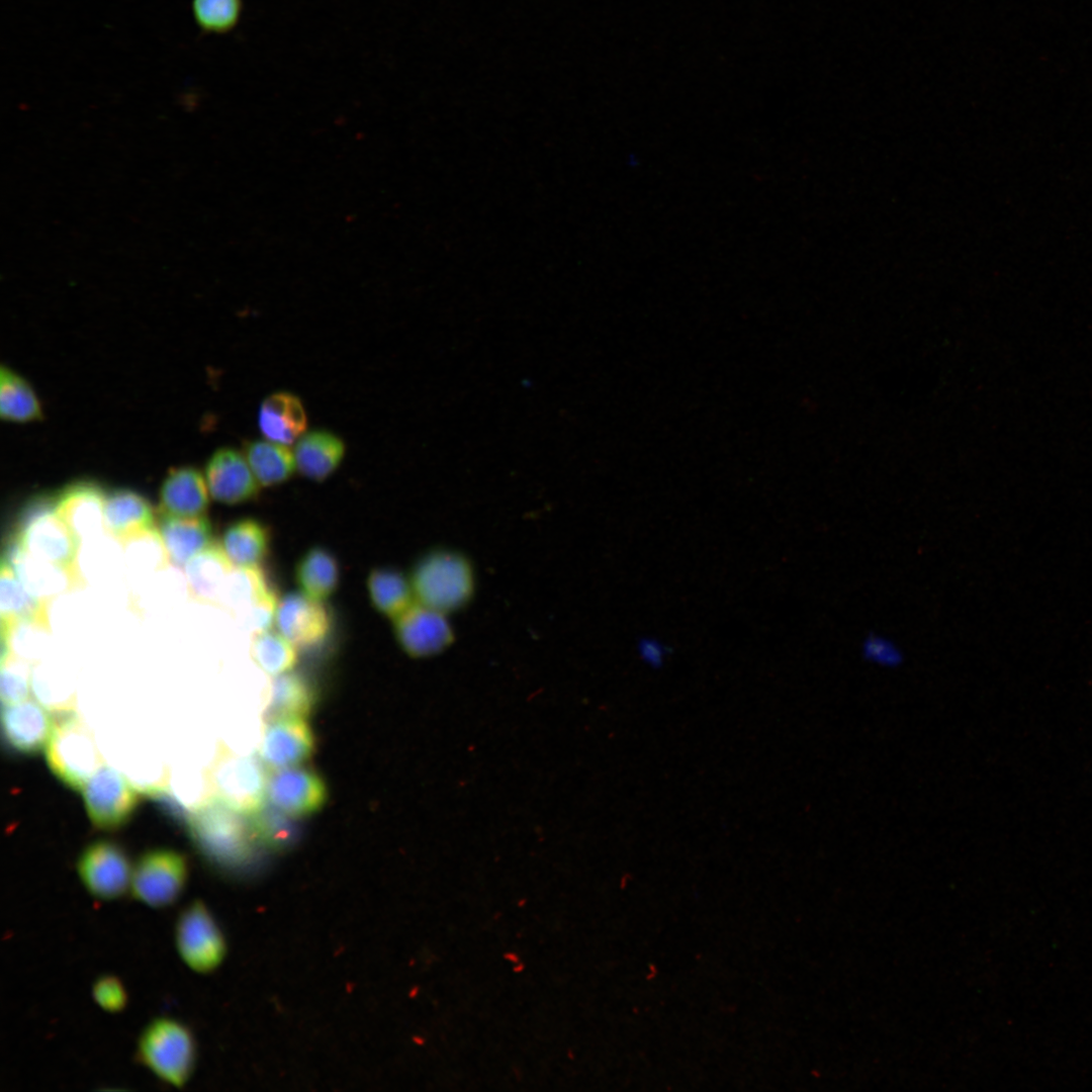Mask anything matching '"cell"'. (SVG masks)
I'll use <instances>...</instances> for the list:
<instances>
[{
    "mask_svg": "<svg viewBox=\"0 0 1092 1092\" xmlns=\"http://www.w3.org/2000/svg\"><path fill=\"white\" fill-rule=\"evenodd\" d=\"M243 816L212 797L190 813L187 823L190 837L210 863L229 871L250 863L256 840L249 820Z\"/></svg>",
    "mask_w": 1092,
    "mask_h": 1092,
    "instance_id": "6da1fadb",
    "label": "cell"
},
{
    "mask_svg": "<svg viewBox=\"0 0 1092 1092\" xmlns=\"http://www.w3.org/2000/svg\"><path fill=\"white\" fill-rule=\"evenodd\" d=\"M410 580L416 602L447 615L466 606L475 589L472 564L449 549L423 555L413 566Z\"/></svg>",
    "mask_w": 1092,
    "mask_h": 1092,
    "instance_id": "7a4b0ae2",
    "label": "cell"
},
{
    "mask_svg": "<svg viewBox=\"0 0 1092 1092\" xmlns=\"http://www.w3.org/2000/svg\"><path fill=\"white\" fill-rule=\"evenodd\" d=\"M136 1057L159 1080L182 1088L194 1070L196 1043L182 1021L161 1016L152 1019L140 1033Z\"/></svg>",
    "mask_w": 1092,
    "mask_h": 1092,
    "instance_id": "3957f363",
    "label": "cell"
},
{
    "mask_svg": "<svg viewBox=\"0 0 1092 1092\" xmlns=\"http://www.w3.org/2000/svg\"><path fill=\"white\" fill-rule=\"evenodd\" d=\"M268 779L267 765L259 755L238 754L223 743L206 772L210 797L245 816L265 805Z\"/></svg>",
    "mask_w": 1092,
    "mask_h": 1092,
    "instance_id": "277c9868",
    "label": "cell"
},
{
    "mask_svg": "<svg viewBox=\"0 0 1092 1092\" xmlns=\"http://www.w3.org/2000/svg\"><path fill=\"white\" fill-rule=\"evenodd\" d=\"M46 759L56 778L76 792L82 791L104 764L93 734L71 710L58 712L46 745Z\"/></svg>",
    "mask_w": 1092,
    "mask_h": 1092,
    "instance_id": "5b68a950",
    "label": "cell"
},
{
    "mask_svg": "<svg viewBox=\"0 0 1092 1092\" xmlns=\"http://www.w3.org/2000/svg\"><path fill=\"white\" fill-rule=\"evenodd\" d=\"M174 943L181 961L191 971H215L226 954V941L209 908L199 900L179 913L174 925Z\"/></svg>",
    "mask_w": 1092,
    "mask_h": 1092,
    "instance_id": "8992f818",
    "label": "cell"
},
{
    "mask_svg": "<svg viewBox=\"0 0 1092 1092\" xmlns=\"http://www.w3.org/2000/svg\"><path fill=\"white\" fill-rule=\"evenodd\" d=\"M13 540L37 558L77 570L75 561L80 541L56 512L54 499L35 500Z\"/></svg>",
    "mask_w": 1092,
    "mask_h": 1092,
    "instance_id": "52a82bcc",
    "label": "cell"
},
{
    "mask_svg": "<svg viewBox=\"0 0 1092 1092\" xmlns=\"http://www.w3.org/2000/svg\"><path fill=\"white\" fill-rule=\"evenodd\" d=\"M188 862L181 852L156 848L144 852L132 867L130 893L154 909L174 904L185 889Z\"/></svg>",
    "mask_w": 1092,
    "mask_h": 1092,
    "instance_id": "ba28073f",
    "label": "cell"
},
{
    "mask_svg": "<svg viewBox=\"0 0 1092 1092\" xmlns=\"http://www.w3.org/2000/svg\"><path fill=\"white\" fill-rule=\"evenodd\" d=\"M132 864L125 850L106 839L88 844L77 860L82 885L95 899L111 901L130 889Z\"/></svg>",
    "mask_w": 1092,
    "mask_h": 1092,
    "instance_id": "9c48e42d",
    "label": "cell"
},
{
    "mask_svg": "<svg viewBox=\"0 0 1092 1092\" xmlns=\"http://www.w3.org/2000/svg\"><path fill=\"white\" fill-rule=\"evenodd\" d=\"M82 794L92 824L103 830L126 824L140 802L138 791L125 777L105 764L88 780Z\"/></svg>",
    "mask_w": 1092,
    "mask_h": 1092,
    "instance_id": "30bf717a",
    "label": "cell"
},
{
    "mask_svg": "<svg viewBox=\"0 0 1092 1092\" xmlns=\"http://www.w3.org/2000/svg\"><path fill=\"white\" fill-rule=\"evenodd\" d=\"M278 601L260 566L235 567L221 606L237 615L256 634L271 629Z\"/></svg>",
    "mask_w": 1092,
    "mask_h": 1092,
    "instance_id": "8fae6325",
    "label": "cell"
},
{
    "mask_svg": "<svg viewBox=\"0 0 1092 1092\" xmlns=\"http://www.w3.org/2000/svg\"><path fill=\"white\" fill-rule=\"evenodd\" d=\"M392 621L396 642L411 657L435 656L453 643L454 631L448 615L418 602Z\"/></svg>",
    "mask_w": 1092,
    "mask_h": 1092,
    "instance_id": "7c38bea8",
    "label": "cell"
},
{
    "mask_svg": "<svg viewBox=\"0 0 1092 1092\" xmlns=\"http://www.w3.org/2000/svg\"><path fill=\"white\" fill-rule=\"evenodd\" d=\"M327 787L314 771L298 766L269 772L267 799L285 814L298 818L320 810L327 800Z\"/></svg>",
    "mask_w": 1092,
    "mask_h": 1092,
    "instance_id": "4fadbf2b",
    "label": "cell"
},
{
    "mask_svg": "<svg viewBox=\"0 0 1092 1092\" xmlns=\"http://www.w3.org/2000/svg\"><path fill=\"white\" fill-rule=\"evenodd\" d=\"M204 478L209 494L228 506L243 504L257 497L260 483L244 453L232 447H221L208 458Z\"/></svg>",
    "mask_w": 1092,
    "mask_h": 1092,
    "instance_id": "5bb4252c",
    "label": "cell"
},
{
    "mask_svg": "<svg viewBox=\"0 0 1092 1092\" xmlns=\"http://www.w3.org/2000/svg\"><path fill=\"white\" fill-rule=\"evenodd\" d=\"M259 757L273 769L297 766L314 752L313 732L302 717L265 720Z\"/></svg>",
    "mask_w": 1092,
    "mask_h": 1092,
    "instance_id": "9a60e30c",
    "label": "cell"
},
{
    "mask_svg": "<svg viewBox=\"0 0 1092 1092\" xmlns=\"http://www.w3.org/2000/svg\"><path fill=\"white\" fill-rule=\"evenodd\" d=\"M274 623L279 633L301 648L318 644L331 629L330 613L323 602L301 592L279 599Z\"/></svg>",
    "mask_w": 1092,
    "mask_h": 1092,
    "instance_id": "2e32d148",
    "label": "cell"
},
{
    "mask_svg": "<svg viewBox=\"0 0 1092 1092\" xmlns=\"http://www.w3.org/2000/svg\"><path fill=\"white\" fill-rule=\"evenodd\" d=\"M1 726L9 748L23 755L37 754L47 745L54 720L31 699L2 707Z\"/></svg>",
    "mask_w": 1092,
    "mask_h": 1092,
    "instance_id": "e0dca14e",
    "label": "cell"
},
{
    "mask_svg": "<svg viewBox=\"0 0 1092 1092\" xmlns=\"http://www.w3.org/2000/svg\"><path fill=\"white\" fill-rule=\"evenodd\" d=\"M105 499L106 495L97 483L79 480L57 494L54 507L81 542L104 529Z\"/></svg>",
    "mask_w": 1092,
    "mask_h": 1092,
    "instance_id": "ac0fdd59",
    "label": "cell"
},
{
    "mask_svg": "<svg viewBox=\"0 0 1092 1092\" xmlns=\"http://www.w3.org/2000/svg\"><path fill=\"white\" fill-rule=\"evenodd\" d=\"M11 542L3 557L11 564L25 588L39 602L48 605L50 600L79 582L77 570L37 558L14 540Z\"/></svg>",
    "mask_w": 1092,
    "mask_h": 1092,
    "instance_id": "d6986e66",
    "label": "cell"
},
{
    "mask_svg": "<svg viewBox=\"0 0 1092 1092\" xmlns=\"http://www.w3.org/2000/svg\"><path fill=\"white\" fill-rule=\"evenodd\" d=\"M204 475L192 466L170 469L159 490V513L174 517L204 516L209 504Z\"/></svg>",
    "mask_w": 1092,
    "mask_h": 1092,
    "instance_id": "ffe728a7",
    "label": "cell"
},
{
    "mask_svg": "<svg viewBox=\"0 0 1092 1092\" xmlns=\"http://www.w3.org/2000/svg\"><path fill=\"white\" fill-rule=\"evenodd\" d=\"M234 568L220 543L212 542L184 566L190 595L201 603L221 606Z\"/></svg>",
    "mask_w": 1092,
    "mask_h": 1092,
    "instance_id": "44dd1931",
    "label": "cell"
},
{
    "mask_svg": "<svg viewBox=\"0 0 1092 1092\" xmlns=\"http://www.w3.org/2000/svg\"><path fill=\"white\" fill-rule=\"evenodd\" d=\"M258 425L267 440L290 445L304 434L307 416L297 395L288 391H277L262 401Z\"/></svg>",
    "mask_w": 1092,
    "mask_h": 1092,
    "instance_id": "7402d4cb",
    "label": "cell"
},
{
    "mask_svg": "<svg viewBox=\"0 0 1092 1092\" xmlns=\"http://www.w3.org/2000/svg\"><path fill=\"white\" fill-rule=\"evenodd\" d=\"M158 533L168 559L179 567L212 543V529L205 516L174 517L160 515Z\"/></svg>",
    "mask_w": 1092,
    "mask_h": 1092,
    "instance_id": "603a6c76",
    "label": "cell"
},
{
    "mask_svg": "<svg viewBox=\"0 0 1092 1092\" xmlns=\"http://www.w3.org/2000/svg\"><path fill=\"white\" fill-rule=\"evenodd\" d=\"M154 511L150 503L130 489H117L106 495L104 529L121 542L154 529Z\"/></svg>",
    "mask_w": 1092,
    "mask_h": 1092,
    "instance_id": "cb8c5ba5",
    "label": "cell"
},
{
    "mask_svg": "<svg viewBox=\"0 0 1092 1092\" xmlns=\"http://www.w3.org/2000/svg\"><path fill=\"white\" fill-rule=\"evenodd\" d=\"M296 469L313 481H324L341 464L345 444L341 438L326 430L304 433L293 451Z\"/></svg>",
    "mask_w": 1092,
    "mask_h": 1092,
    "instance_id": "d4e9b609",
    "label": "cell"
},
{
    "mask_svg": "<svg viewBox=\"0 0 1092 1092\" xmlns=\"http://www.w3.org/2000/svg\"><path fill=\"white\" fill-rule=\"evenodd\" d=\"M271 532L254 518L234 522L223 532L220 546L235 567L260 566L267 557Z\"/></svg>",
    "mask_w": 1092,
    "mask_h": 1092,
    "instance_id": "484cf974",
    "label": "cell"
},
{
    "mask_svg": "<svg viewBox=\"0 0 1092 1092\" xmlns=\"http://www.w3.org/2000/svg\"><path fill=\"white\" fill-rule=\"evenodd\" d=\"M294 579L302 594L324 602L338 588L340 565L336 556L322 546H313L298 559Z\"/></svg>",
    "mask_w": 1092,
    "mask_h": 1092,
    "instance_id": "4316f807",
    "label": "cell"
},
{
    "mask_svg": "<svg viewBox=\"0 0 1092 1092\" xmlns=\"http://www.w3.org/2000/svg\"><path fill=\"white\" fill-rule=\"evenodd\" d=\"M315 704V694L301 674L288 671L274 676L270 687L265 720L280 717L306 718Z\"/></svg>",
    "mask_w": 1092,
    "mask_h": 1092,
    "instance_id": "83f0119b",
    "label": "cell"
},
{
    "mask_svg": "<svg viewBox=\"0 0 1092 1092\" xmlns=\"http://www.w3.org/2000/svg\"><path fill=\"white\" fill-rule=\"evenodd\" d=\"M366 586L372 606L391 620L416 602L410 576L393 567L372 569Z\"/></svg>",
    "mask_w": 1092,
    "mask_h": 1092,
    "instance_id": "f1b7e54d",
    "label": "cell"
},
{
    "mask_svg": "<svg viewBox=\"0 0 1092 1092\" xmlns=\"http://www.w3.org/2000/svg\"><path fill=\"white\" fill-rule=\"evenodd\" d=\"M243 453L263 486L287 481L296 469L294 454L286 445L269 440H253L245 443Z\"/></svg>",
    "mask_w": 1092,
    "mask_h": 1092,
    "instance_id": "f546056e",
    "label": "cell"
},
{
    "mask_svg": "<svg viewBox=\"0 0 1092 1092\" xmlns=\"http://www.w3.org/2000/svg\"><path fill=\"white\" fill-rule=\"evenodd\" d=\"M41 403L30 383L12 368L0 370V416L4 421L28 423L42 418Z\"/></svg>",
    "mask_w": 1092,
    "mask_h": 1092,
    "instance_id": "4dcf8cb0",
    "label": "cell"
},
{
    "mask_svg": "<svg viewBox=\"0 0 1092 1092\" xmlns=\"http://www.w3.org/2000/svg\"><path fill=\"white\" fill-rule=\"evenodd\" d=\"M0 617L1 626L26 618L48 617L47 605L25 588L4 557L0 571Z\"/></svg>",
    "mask_w": 1092,
    "mask_h": 1092,
    "instance_id": "1f68e13d",
    "label": "cell"
},
{
    "mask_svg": "<svg viewBox=\"0 0 1092 1092\" xmlns=\"http://www.w3.org/2000/svg\"><path fill=\"white\" fill-rule=\"evenodd\" d=\"M250 655L254 663L271 676L291 671L297 662L296 646L271 629L253 634Z\"/></svg>",
    "mask_w": 1092,
    "mask_h": 1092,
    "instance_id": "d6a6232c",
    "label": "cell"
},
{
    "mask_svg": "<svg viewBox=\"0 0 1092 1092\" xmlns=\"http://www.w3.org/2000/svg\"><path fill=\"white\" fill-rule=\"evenodd\" d=\"M2 648L32 662L49 646L48 617L26 618L1 626Z\"/></svg>",
    "mask_w": 1092,
    "mask_h": 1092,
    "instance_id": "836d02e7",
    "label": "cell"
},
{
    "mask_svg": "<svg viewBox=\"0 0 1092 1092\" xmlns=\"http://www.w3.org/2000/svg\"><path fill=\"white\" fill-rule=\"evenodd\" d=\"M249 822L256 842L272 850L289 847L298 835L293 817L285 814L273 805H264L249 816Z\"/></svg>",
    "mask_w": 1092,
    "mask_h": 1092,
    "instance_id": "e575fe53",
    "label": "cell"
},
{
    "mask_svg": "<svg viewBox=\"0 0 1092 1092\" xmlns=\"http://www.w3.org/2000/svg\"><path fill=\"white\" fill-rule=\"evenodd\" d=\"M243 0H192L194 21L204 34H226L240 22Z\"/></svg>",
    "mask_w": 1092,
    "mask_h": 1092,
    "instance_id": "d590c367",
    "label": "cell"
},
{
    "mask_svg": "<svg viewBox=\"0 0 1092 1092\" xmlns=\"http://www.w3.org/2000/svg\"><path fill=\"white\" fill-rule=\"evenodd\" d=\"M31 664V662L2 648L0 663V695L3 705L13 704L28 699L32 685Z\"/></svg>",
    "mask_w": 1092,
    "mask_h": 1092,
    "instance_id": "8d00e7d4",
    "label": "cell"
},
{
    "mask_svg": "<svg viewBox=\"0 0 1092 1092\" xmlns=\"http://www.w3.org/2000/svg\"><path fill=\"white\" fill-rule=\"evenodd\" d=\"M92 997L104 1011L117 1013L123 1010L127 994L121 981L113 975H102L92 985Z\"/></svg>",
    "mask_w": 1092,
    "mask_h": 1092,
    "instance_id": "74e56055",
    "label": "cell"
},
{
    "mask_svg": "<svg viewBox=\"0 0 1092 1092\" xmlns=\"http://www.w3.org/2000/svg\"><path fill=\"white\" fill-rule=\"evenodd\" d=\"M861 654L867 661L883 667H896L903 661L901 649L892 640L876 634L864 638Z\"/></svg>",
    "mask_w": 1092,
    "mask_h": 1092,
    "instance_id": "f35d334b",
    "label": "cell"
},
{
    "mask_svg": "<svg viewBox=\"0 0 1092 1092\" xmlns=\"http://www.w3.org/2000/svg\"><path fill=\"white\" fill-rule=\"evenodd\" d=\"M159 808L177 823H188L190 813L178 800L164 788L149 792Z\"/></svg>",
    "mask_w": 1092,
    "mask_h": 1092,
    "instance_id": "ab89813d",
    "label": "cell"
},
{
    "mask_svg": "<svg viewBox=\"0 0 1092 1092\" xmlns=\"http://www.w3.org/2000/svg\"><path fill=\"white\" fill-rule=\"evenodd\" d=\"M639 655L646 663L656 667L664 660L665 648L657 640L643 639L639 642Z\"/></svg>",
    "mask_w": 1092,
    "mask_h": 1092,
    "instance_id": "60d3db41",
    "label": "cell"
}]
</instances>
